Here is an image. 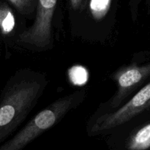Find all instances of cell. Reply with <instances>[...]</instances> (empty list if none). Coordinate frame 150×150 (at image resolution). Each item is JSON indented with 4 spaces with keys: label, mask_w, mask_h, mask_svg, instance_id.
<instances>
[{
    "label": "cell",
    "mask_w": 150,
    "mask_h": 150,
    "mask_svg": "<svg viewBox=\"0 0 150 150\" xmlns=\"http://www.w3.org/2000/svg\"><path fill=\"white\" fill-rule=\"evenodd\" d=\"M48 85L46 75L21 69L4 85L0 95V145L26 120Z\"/></svg>",
    "instance_id": "cell-1"
},
{
    "label": "cell",
    "mask_w": 150,
    "mask_h": 150,
    "mask_svg": "<svg viewBox=\"0 0 150 150\" xmlns=\"http://www.w3.org/2000/svg\"><path fill=\"white\" fill-rule=\"evenodd\" d=\"M87 89H81L56 100L35 114L18 132L0 145V150H22L28 144L58 124L69 112L86 99Z\"/></svg>",
    "instance_id": "cell-2"
},
{
    "label": "cell",
    "mask_w": 150,
    "mask_h": 150,
    "mask_svg": "<svg viewBox=\"0 0 150 150\" xmlns=\"http://www.w3.org/2000/svg\"><path fill=\"white\" fill-rule=\"evenodd\" d=\"M149 108L150 81L140 88L133 97L117 109L105 112H95L88 122V134L95 136L110 133Z\"/></svg>",
    "instance_id": "cell-3"
},
{
    "label": "cell",
    "mask_w": 150,
    "mask_h": 150,
    "mask_svg": "<svg viewBox=\"0 0 150 150\" xmlns=\"http://www.w3.org/2000/svg\"><path fill=\"white\" fill-rule=\"evenodd\" d=\"M57 0H37L33 23L18 37V42L35 51H45L52 47L53 18Z\"/></svg>",
    "instance_id": "cell-4"
},
{
    "label": "cell",
    "mask_w": 150,
    "mask_h": 150,
    "mask_svg": "<svg viewBox=\"0 0 150 150\" xmlns=\"http://www.w3.org/2000/svg\"><path fill=\"white\" fill-rule=\"evenodd\" d=\"M117 91L108 100L101 104L96 113L115 110L124 104L150 77V62L142 65L136 63L123 66L111 75Z\"/></svg>",
    "instance_id": "cell-5"
},
{
    "label": "cell",
    "mask_w": 150,
    "mask_h": 150,
    "mask_svg": "<svg viewBox=\"0 0 150 150\" xmlns=\"http://www.w3.org/2000/svg\"><path fill=\"white\" fill-rule=\"evenodd\" d=\"M127 150H146L150 148V122L136 127L125 141Z\"/></svg>",
    "instance_id": "cell-6"
},
{
    "label": "cell",
    "mask_w": 150,
    "mask_h": 150,
    "mask_svg": "<svg viewBox=\"0 0 150 150\" xmlns=\"http://www.w3.org/2000/svg\"><path fill=\"white\" fill-rule=\"evenodd\" d=\"M16 26V17L11 7L7 3L0 2V35L3 38L10 37Z\"/></svg>",
    "instance_id": "cell-7"
},
{
    "label": "cell",
    "mask_w": 150,
    "mask_h": 150,
    "mask_svg": "<svg viewBox=\"0 0 150 150\" xmlns=\"http://www.w3.org/2000/svg\"><path fill=\"white\" fill-rule=\"evenodd\" d=\"M112 0H89V9L92 18L96 21L103 20L111 8Z\"/></svg>",
    "instance_id": "cell-8"
},
{
    "label": "cell",
    "mask_w": 150,
    "mask_h": 150,
    "mask_svg": "<svg viewBox=\"0 0 150 150\" xmlns=\"http://www.w3.org/2000/svg\"><path fill=\"white\" fill-rule=\"evenodd\" d=\"M10 3L19 13L23 16H31L36 10L37 0H7Z\"/></svg>",
    "instance_id": "cell-9"
},
{
    "label": "cell",
    "mask_w": 150,
    "mask_h": 150,
    "mask_svg": "<svg viewBox=\"0 0 150 150\" xmlns=\"http://www.w3.org/2000/svg\"><path fill=\"white\" fill-rule=\"evenodd\" d=\"M85 0H70V4L74 10H78L83 7Z\"/></svg>",
    "instance_id": "cell-10"
}]
</instances>
